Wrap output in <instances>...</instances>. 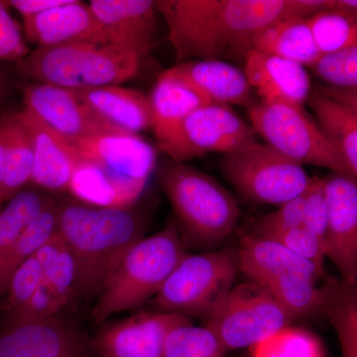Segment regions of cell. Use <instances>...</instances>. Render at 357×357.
Listing matches in <instances>:
<instances>
[{"label": "cell", "mask_w": 357, "mask_h": 357, "mask_svg": "<svg viewBox=\"0 0 357 357\" xmlns=\"http://www.w3.org/2000/svg\"><path fill=\"white\" fill-rule=\"evenodd\" d=\"M333 9L344 13L357 23V0H333Z\"/></svg>", "instance_id": "cell-47"}, {"label": "cell", "mask_w": 357, "mask_h": 357, "mask_svg": "<svg viewBox=\"0 0 357 357\" xmlns=\"http://www.w3.org/2000/svg\"><path fill=\"white\" fill-rule=\"evenodd\" d=\"M174 70L210 103L255 105V91L244 70L220 60L190 61L174 66Z\"/></svg>", "instance_id": "cell-19"}, {"label": "cell", "mask_w": 357, "mask_h": 357, "mask_svg": "<svg viewBox=\"0 0 357 357\" xmlns=\"http://www.w3.org/2000/svg\"><path fill=\"white\" fill-rule=\"evenodd\" d=\"M23 100L25 109L69 141L126 133L100 119L70 89L29 83L23 89Z\"/></svg>", "instance_id": "cell-11"}, {"label": "cell", "mask_w": 357, "mask_h": 357, "mask_svg": "<svg viewBox=\"0 0 357 357\" xmlns=\"http://www.w3.org/2000/svg\"><path fill=\"white\" fill-rule=\"evenodd\" d=\"M311 70L326 86L357 91V45L323 56Z\"/></svg>", "instance_id": "cell-36"}, {"label": "cell", "mask_w": 357, "mask_h": 357, "mask_svg": "<svg viewBox=\"0 0 357 357\" xmlns=\"http://www.w3.org/2000/svg\"><path fill=\"white\" fill-rule=\"evenodd\" d=\"M35 256L43 267L45 285L63 309L77 291V267L72 253L57 232Z\"/></svg>", "instance_id": "cell-30"}, {"label": "cell", "mask_w": 357, "mask_h": 357, "mask_svg": "<svg viewBox=\"0 0 357 357\" xmlns=\"http://www.w3.org/2000/svg\"><path fill=\"white\" fill-rule=\"evenodd\" d=\"M49 199L38 190H22L10 199L0 213V265Z\"/></svg>", "instance_id": "cell-31"}, {"label": "cell", "mask_w": 357, "mask_h": 357, "mask_svg": "<svg viewBox=\"0 0 357 357\" xmlns=\"http://www.w3.org/2000/svg\"><path fill=\"white\" fill-rule=\"evenodd\" d=\"M328 206L325 249L326 258L340 279L357 282V180L349 174L333 172L326 177Z\"/></svg>", "instance_id": "cell-12"}, {"label": "cell", "mask_w": 357, "mask_h": 357, "mask_svg": "<svg viewBox=\"0 0 357 357\" xmlns=\"http://www.w3.org/2000/svg\"><path fill=\"white\" fill-rule=\"evenodd\" d=\"M255 49L311 68L323 57L314 42L307 20L283 17L262 30Z\"/></svg>", "instance_id": "cell-25"}, {"label": "cell", "mask_w": 357, "mask_h": 357, "mask_svg": "<svg viewBox=\"0 0 357 357\" xmlns=\"http://www.w3.org/2000/svg\"><path fill=\"white\" fill-rule=\"evenodd\" d=\"M321 56L332 55L357 45V23L335 9L307 20Z\"/></svg>", "instance_id": "cell-33"}, {"label": "cell", "mask_w": 357, "mask_h": 357, "mask_svg": "<svg viewBox=\"0 0 357 357\" xmlns=\"http://www.w3.org/2000/svg\"><path fill=\"white\" fill-rule=\"evenodd\" d=\"M188 317L166 312H141L107 326L96 340L102 357H162L167 337Z\"/></svg>", "instance_id": "cell-13"}, {"label": "cell", "mask_w": 357, "mask_h": 357, "mask_svg": "<svg viewBox=\"0 0 357 357\" xmlns=\"http://www.w3.org/2000/svg\"><path fill=\"white\" fill-rule=\"evenodd\" d=\"M67 0H10L7 6H13L22 15L23 18L37 15L45 11L51 10L55 7L62 6Z\"/></svg>", "instance_id": "cell-44"}, {"label": "cell", "mask_w": 357, "mask_h": 357, "mask_svg": "<svg viewBox=\"0 0 357 357\" xmlns=\"http://www.w3.org/2000/svg\"><path fill=\"white\" fill-rule=\"evenodd\" d=\"M326 95L331 96L333 100L344 103L347 107L357 114V91L354 89H342L331 88V86H321L319 88Z\"/></svg>", "instance_id": "cell-46"}, {"label": "cell", "mask_w": 357, "mask_h": 357, "mask_svg": "<svg viewBox=\"0 0 357 357\" xmlns=\"http://www.w3.org/2000/svg\"><path fill=\"white\" fill-rule=\"evenodd\" d=\"M70 143L79 159L134 182L147 185L156 167V149L138 134H102Z\"/></svg>", "instance_id": "cell-14"}, {"label": "cell", "mask_w": 357, "mask_h": 357, "mask_svg": "<svg viewBox=\"0 0 357 357\" xmlns=\"http://www.w3.org/2000/svg\"><path fill=\"white\" fill-rule=\"evenodd\" d=\"M143 220L131 208H98L77 201L58 204V232L77 267V291L100 295L129 248L143 238Z\"/></svg>", "instance_id": "cell-2"}, {"label": "cell", "mask_w": 357, "mask_h": 357, "mask_svg": "<svg viewBox=\"0 0 357 357\" xmlns=\"http://www.w3.org/2000/svg\"><path fill=\"white\" fill-rule=\"evenodd\" d=\"M21 116L31 133L34 148L31 182L49 192L68 191L79 162L70 141L25 107Z\"/></svg>", "instance_id": "cell-18"}, {"label": "cell", "mask_w": 357, "mask_h": 357, "mask_svg": "<svg viewBox=\"0 0 357 357\" xmlns=\"http://www.w3.org/2000/svg\"><path fill=\"white\" fill-rule=\"evenodd\" d=\"M75 91L96 115L123 132L152 129L149 98L136 89L107 86Z\"/></svg>", "instance_id": "cell-24"}, {"label": "cell", "mask_w": 357, "mask_h": 357, "mask_svg": "<svg viewBox=\"0 0 357 357\" xmlns=\"http://www.w3.org/2000/svg\"><path fill=\"white\" fill-rule=\"evenodd\" d=\"M319 290V312L335 328L342 357H357V282L326 277Z\"/></svg>", "instance_id": "cell-27"}, {"label": "cell", "mask_w": 357, "mask_h": 357, "mask_svg": "<svg viewBox=\"0 0 357 357\" xmlns=\"http://www.w3.org/2000/svg\"><path fill=\"white\" fill-rule=\"evenodd\" d=\"M10 93V84H9L8 77L4 74L3 70H0V115H1V107L6 102Z\"/></svg>", "instance_id": "cell-48"}, {"label": "cell", "mask_w": 357, "mask_h": 357, "mask_svg": "<svg viewBox=\"0 0 357 357\" xmlns=\"http://www.w3.org/2000/svg\"><path fill=\"white\" fill-rule=\"evenodd\" d=\"M149 102L152 112V130L158 146L175 133L181 122L188 115L210 103L173 67L159 75L149 96Z\"/></svg>", "instance_id": "cell-22"}, {"label": "cell", "mask_w": 357, "mask_h": 357, "mask_svg": "<svg viewBox=\"0 0 357 357\" xmlns=\"http://www.w3.org/2000/svg\"><path fill=\"white\" fill-rule=\"evenodd\" d=\"M310 107L319 128L337 148L351 176L357 180V114L321 89H312Z\"/></svg>", "instance_id": "cell-26"}, {"label": "cell", "mask_w": 357, "mask_h": 357, "mask_svg": "<svg viewBox=\"0 0 357 357\" xmlns=\"http://www.w3.org/2000/svg\"><path fill=\"white\" fill-rule=\"evenodd\" d=\"M43 278V267L35 255L14 271L7 288L9 290V303L14 312H17L31 299Z\"/></svg>", "instance_id": "cell-38"}, {"label": "cell", "mask_w": 357, "mask_h": 357, "mask_svg": "<svg viewBox=\"0 0 357 357\" xmlns=\"http://www.w3.org/2000/svg\"><path fill=\"white\" fill-rule=\"evenodd\" d=\"M244 61V73L261 102L303 107L309 100L311 77L304 66L256 49Z\"/></svg>", "instance_id": "cell-16"}, {"label": "cell", "mask_w": 357, "mask_h": 357, "mask_svg": "<svg viewBox=\"0 0 357 357\" xmlns=\"http://www.w3.org/2000/svg\"><path fill=\"white\" fill-rule=\"evenodd\" d=\"M220 167L245 198L273 206L300 196L311 181L304 167L257 140L223 155Z\"/></svg>", "instance_id": "cell-8"}, {"label": "cell", "mask_w": 357, "mask_h": 357, "mask_svg": "<svg viewBox=\"0 0 357 357\" xmlns=\"http://www.w3.org/2000/svg\"><path fill=\"white\" fill-rule=\"evenodd\" d=\"M60 310L57 301L42 281L41 285L37 289L31 299L15 312V325L49 321L53 319Z\"/></svg>", "instance_id": "cell-42"}, {"label": "cell", "mask_w": 357, "mask_h": 357, "mask_svg": "<svg viewBox=\"0 0 357 357\" xmlns=\"http://www.w3.org/2000/svg\"><path fill=\"white\" fill-rule=\"evenodd\" d=\"M236 253L239 269L259 285L284 274L306 275L317 281L325 277V271L295 255L284 244L259 234L244 236Z\"/></svg>", "instance_id": "cell-21"}, {"label": "cell", "mask_w": 357, "mask_h": 357, "mask_svg": "<svg viewBox=\"0 0 357 357\" xmlns=\"http://www.w3.org/2000/svg\"><path fill=\"white\" fill-rule=\"evenodd\" d=\"M160 185L188 238L203 245L225 241L236 230L241 211L215 178L171 160L160 169Z\"/></svg>", "instance_id": "cell-5"}, {"label": "cell", "mask_w": 357, "mask_h": 357, "mask_svg": "<svg viewBox=\"0 0 357 357\" xmlns=\"http://www.w3.org/2000/svg\"><path fill=\"white\" fill-rule=\"evenodd\" d=\"M227 351L206 326H178L167 337L162 357H225Z\"/></svg>", "instance_id": "cell-35"}, {"label": "cell", "mask_w": 357, "mask_h": 357, "mask_svg": "<svg viewBox=\"0 0 357 357\" xmlns=\"http://www.w3.org/2000/svg\"><path fill=\"white\" fill-rule=\"evenodd\" d=\"M248 117L256 135L287 158L351 175L337 148L303 107L256 102Z\"/></svg>", "instance_id": "cell-7"}, {"label": "cell", "mask_w": 357, "mask_h": 357, "mask_svg": "<svg viewBox=\"0 0 357 357\" xmlns=\"http://www.w3.org/2000/svg\"><path fill=\"white\" fill-rule=\"evenodd\" d=\"M57 232L58 204L50 198L41 213L26 227L13 250L0 265V292L8 288L14 271L36 255Z\"/></svg>", "instance_id": "cell-29"}, {"label": "cell", "mask_w": 357, "mask_h": 357, "mask_svg": "<svg viewBox=\"0 0 357 357\" xmlns=\"http://www.w3.org/2000/svg\"><path fill=\"white\" fill-rule=\"evenodd\" d=\"M30 53L20 25L7 10V3L0 1V61L20 62Z\"/></svg>", "instance_id": "cell-41"}, {"label": "cell", "mask_w": 357, "mask_h": 357, "mask_svg": "<svg viewBox=\"0 0 357 357\" xmlns=\"http://www.w3.org/2000/svg\"><path fill=\"white\" fill-rule=\"evenodd\" d=\"M146 184L134 182L91 162L79 159L69 191L79 203L98 208H128L140 198Z\"/></svg>", "instance_id": "cell-23"}, {"label": "cell", "mask_w": 357, "mask_h": 357, "mask_svg": "<svg viewBox=\"0 0 357 357\" xmlns=\"http://www.w3.org/2000/svg\"><path fill=\"white\" fill-rule=\"evenodd\" d=\"M328 206L325 178H311L304 192L303 227L319 237L325 244L328 229Z\"/></svg>", "instance_id": "cell-37"}, {"label": "cell", "mask_w": 357, "mask_h": 357, "mask_svg": "<svg viewBox=\"0 0 357 357\" xmlns=\"http://www.w3.org/2000/svg\"><path fill=\"white\" fill-rule=\"evenodd\" d=\"M239 265L231 250L187 255L155 296L159 312L208 318L234 288Z\"/></svg>", "instance_id": "cell-6"}, {"label": "cell", "mask_w": 357, "mask_h": 357, "mask_svg": "<svg viewBox=\"0 0 357 357\" xmlns=\"http://www.w3.org/2000/svg\"><path fill=\"white\" fill-rule=\"evenodd\" d=\"M290 17L310 20L317 14L330 10L333 0H290Z\"/></svg>", "instance_id": "cell-43"}, {"label": "cell", "mask_w": 357, "mask_h": 357, "mask_svg": "<svg viewBox=\"0 0 357 357\" xmlns=\"http://www.w3.org/2000/svg\"><path fill=\"white\" fill-rule=\"evenodd\" d=\"M23 24L26 38L37 47L72 43L112 44L89 4L77 0H67L51 10L23 18Z\"/></svg>", "instance_id": "cell-15"}, {"label": "cell", "mask_w": 357, "mask_h": 357, "mask_svg": "<svg viewBox=\"0 0 357 357\" xmlns=\"http://www.w3.org/2000/svg\"><path fill=\"white\" fill-rule=\"evenodd\" d=\"M89 6L112 44L135 52L141 57L151 50L156 28V1L91 0Z\"/></svg>", "instance_id": "cell-17"}, {"label": "cell", "mask_w": 357, "mask_h": 357, "mask_svg": "<svg viewBox=\"0 0 357 357\" xmlns=\"http://www.w3.org/2000/svg\"><path fill=\"white\" fill-rule=\"evenodd\" d=\"M272 238L276 239L279 243L284 244L286 248L293 251L295 255L304 258L307 261L316 265L319 269L325 271L324 270L326 258L325 244L306 227L302 225V227L288 230V231L283 232Z\"/></svg>", "instance_id": "cell-40"}, {"label": "cell", "mask_w": 357, "mask_h": 357, "mask_svg": "<svg viewBox=\"0 0 357 357\" xmlns=\"http://www.w3.org/2000/svg\"><path fill=\"white\" fill-rule=\"evenodd\" d=\"M206 319V328L229 352L250 349L289 326L293 318L266 289L251 282L232 288Z\"/></svg>", "instance_id": "cell-9"}, {"label": "cell", "mask_w": 357, "mask_h": 357, "mask_svg": "<svg viewBox=\"0 0 357 357\" xmlns=\"http://www.w3.org/2000/svg\"><path fill=\"white\" fill-rule=\"evenodd\" d=\"M316 279L303 274H284L262 284L293 319L319 311L321 290Z\"/></svg>", "instance_id": "cell-32"}, {"label": "cell", "mask_w": 357, "mask_h": 357, "mask_svg": "<svg viewBox=\"0 0 357 357\" xmlns=\"http://www.w3.org/2000/svg\"><path fill=\"white\" fill-rule=\"evenodd\" d=\"M81 356L77 333L54 319L13 325L0 335V357Z\"/></svg>", "instance_id": "cell-20"}, {"label": "cell", "mask_w": 357, "mask_h": 357, "mask_svg": "<svg viewBox=\"0 0 357 357\" xmlns=\"http://www.w3.org/2000/svg\"><path fill=\"white\" fill-rule=\"evenodd\" d=\"M256 141L250 124L229 105L206 103L188 115L159 149L172 161L185 162L210 152L223 154Z\"/></svg>", "instance_id": "cell-10"}, {"label": "cell", "mask_w": 357, "mask_h": 357, "mask_svg": "<svg viewBox=\"0 0 357 357\" xmlns=\"http://www.w3.org/2000/svg\"><path fill=\"white\" fill-rule=\"evenodd\" d=\"M187 255L174 222L158 234L141 238L129 248L103 286L93 309L96 321L136 309L155 297Z\"/></svg>", "instance_id": "cell-4"}, {"label": "cell", "mask_w": 357, "mask_h": 357, "mask_svg": "<svg viewBox=\"0 0 357 357\" xmlns=\"http://www.w3.org/2000/svg\"><path fill=\"white\" fill-rule=\"evenodd\" d=\"M9 112L0 115V196L6 176L7 136H8ZM1 201V199H0Z\"/></svg>", "instance_id": "cell-45"}, {"label": "cell", "mask_w": 357, "mask_h": 357, "mask_svg": "<svg viewBox=\"0 0 357 357\" xmlns=\"http://www.w3.org/2000/svg\"><path fill=\"white\" fill-rule=\"evenodd\" d=\"M34 148L31 133L21 112H9L7 136L6 176L2 185L1 201L13 198L31 181Z\"/></svg>", "instance_id": "cell-28"}, {"label": "cell", "mask_w": 357, "mask_h": 357, "mask_svg": "<svg viewBox=\"0 0 357 357\" xmlns=\"http://www.w3.org/2000/svg\"><path fill=\"white\" fill-rule=\"evenodd\" d=\"M178 64L190 61L245 60L257 35L290 17V0H160Z\"/></svg>", "instance_id": "cell-1"}, {"label": "cell", "mask_w": 357, "mask_h": 357, "mask_svg": "<svg viewBox=\"0 0 357 357\" xmlns=\"http://www.w3.org/2000/svg\"><path fill=\"white\" fill-rule=\"evenodd\" d=\"M250 357H325V354L314 333L289 326L251 347Z\"/></svg>", "instance_id": "cell-34"}, {"label": "cell", "mask_w": 357, "mask_h": 357, "mask_svg": "<svg viewBox=\"0 0 357 357\" xmlns=\"http://www.w3.org/2000/svg\"><path fill=\"white\" fill-rule=\"evenodd\" d=\"M141 56L112 44L72 43L37 47L16 72L32 83L70 91L121 86L139 73Z\"/></svg>", "instance_id": "cell-3"}, {"label": "cell", "mask_w": 357, "mask_h": 357, "mask_svg": "<svg viewBox=\"0 0 357 357\" xmlns=\"http://www.w3.org/2000/svg\"><path fill=\"white\" fill-rule=\"evenodd\" d=\"M304 218V192L279 206L274 213L265 215L258 223L257 234L275 237L296 227H302Z\"/></svg>", "instance_id": "cell-39"}]
</instances>
